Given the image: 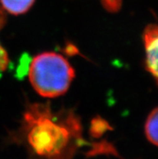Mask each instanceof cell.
Wrapping results in <instances>:
<instances>
[{
  "label": "cell",
  "mask_w": 158,
  "mask_h": 159,
  "mask_svg": "<svg viewBox=\"0 0 158 159\" xmlns=\"http://www.w3.org/2000/svg\"><path fill=\"white\" fill-rule=\"evenodd\" d=\"M23 129L31 149L38 156L55 157L79 136V118L72 111L53 112L48 103L28 105L24 113Z\"/></svg>",
  "instance_id": "1"
},
{
  "label": "cell",
  "mask_w": 158,
  "mask_h": 159,
  "mask_svg": "<svg viewBox=\"0 0 158 159\" xmlns=\"http://www.w3.org/2000/svg\"><path fill=\"white\" fill-rule=\"evenodd\" d=\"M75 71L65 57L45 52L33 58L29 68V80L35 91L46 98H55L68 91Z\"/></svg>",
  "instance_id": "2"
},
{
  "label": "cell",
  "mask_w": 158,
  "mask_h": 159,
  "mask_svg": "<svg viewBox=\"0 0 158 159\" xmlns=\"http://www.w3.org/2000/svg\"><path fill=\"white\" fill-rule=\"evenodd\" d=\"M143 40L145 49V66L146 70L157 80V48L158 31L156 24H148L144 28L143 33Z\"/></svg>",
  "instance_id": "3"
},
{
  "label": "cell",
  "mask_w": 158,
  "mask_h": 159,
  "mask_svg": "<svg viewBox=\"0 0 158 159\" xmlns=\"http://www.w3.org/2000/svg\"><path fill=\"white\" fill-rule=\"evenodd\" d=\"M34 2L35 0H0L2 9L16 16L26 13Z\"/></svg>",
  "instance_id": "4"
},
{
  "label": "cell",
  "mask_w": 158,
  "mask_h": 159,
  "mask_svg": "<svg viewBox=\"0 0 158 159\" xmlns=\"http://www.w3.org/2000/svg\"><path fill=\"white\" fill-rule=\"evenodd\" d=\"M157 125H158V109L155 107L152 110L145 122V136L148 141L152 145H157Z\"/></svg>",
  "instance_id": "5"
},
{
  "label": "cell",
  "mask_w": 158,
  "mask_h": 159,
  "mask_svg": "<svg viewBox=\"0 0 158 159\" xmlns=\"http://www.w3.org/2000/svg\"><path fill=\"white\" fill-rule=\"evenodd\" d=\"M6 20V14L2 7L0 6V30L5 25ZM8 62H9V60H8L7 52L0 44V71H4L6 70L8 66Z\"/></svg>",
  "instance_id": "6"
},
{
  "label": "cell",
  "mask_w": 158,
  "mask_h": 159,
  "mask_svg": "<svg viewBox=\"0 0 158 159\" xmlns=\"http://www.w3.org/2000/svg\"><path fill=\"white\" fill-rule=\"evenodd\" d=\"M101 1H102H102H104V0H101Z\"/></svg>",
  "instance_id": "7"
}]
</instances>
